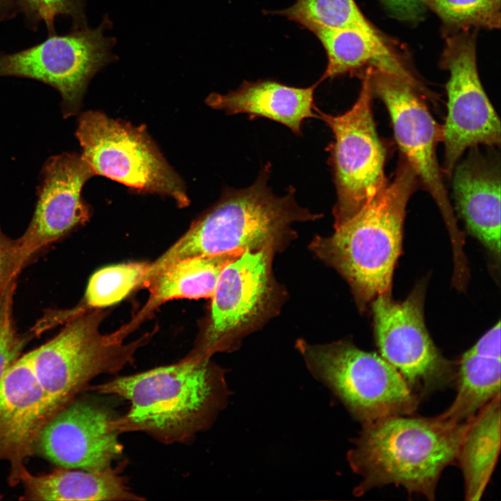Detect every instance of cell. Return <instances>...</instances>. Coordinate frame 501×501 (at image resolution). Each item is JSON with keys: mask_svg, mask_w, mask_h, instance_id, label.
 <instances>
[{"mask_svg": "<svg viewBox=\"0 0 501 501\" xmlns=\"http://www.w3.org/2000/svg\"><path fill=\"white\" fill-rule=\"evenodd\" d=\"M419 184L401 157L392 182L381 193L332 235L312 241V252L347 280L360 310L378 296L390 294L406 205Z\"/></svg>", "mask_w": 501, "mask_h": 501, "instance_id": "277c9868", "label": "cell"}, {"mask_svg": "<svg viewBox=\"0 0 501 501\" xmlns=\"http://www.w3.org/2000/svg\"><path fill=\"white\" fill-rule=\"evenodd\" d=\"M317 84L296 88L271 80L244 81L227 94L212 93L206 104L229 115L246 113L249 119L265 118L301 135L304 120L316 117L314 93Z\"/></svg>", "mask_w": 501, "mask_h": 501, "instance_id": "ac0fdd59", "label": "cell"}, {"mask_svg": "<svg viewBox=\"0 0 501 501\" xmlns=\"http://www.w3.org/2000/svg\"><path fill=\"white\" fill-rule=\"evenodd\" d=\"M443 61L450 77L441 170L450 178L468 148L500 145V120L479 79L473 35L460 34L448 38Z\"/></svg>", "mask_w": 501, "mask_h": 501, "instance_id": "7c38bea8", "label": "cell"}, {"mask_svg": "<svg viewBox=\"0 0 501 501\" xmlns=\"http://www.w3.org/2000/svg\"><path fill=\"white\" fill-rule=\"evenodd\" d=\"M150 263L129 262L106 267L90 278L84 304L85 310L116 304L141 286Z\"/></svg>", "mask_w": 501, "mask_h": 501, "instance_id": "d4e9b609", "label": "cell"}, {"mask_svg": "<svg viewBox=\"0 0 501 501\" xmlns=\"http://www.w3.org/2000/svg\"><path fill=\"white\" fill-rule=\"evenodd\" d=\"M390 13L401 19L413 21L420 17L425 6L422 0H382Z\"/></svg>", "mask_w": 501, "mask_h": 501, "instance_id": "f546056e", "label": "cell"}, {"mask_svg": "<svg viewBox=\"0 0 501 501\" xmlns=\"http://www.w3.org/2000/svg\"><path fill=\"white\" fill-rule=\"evenodd\" d=\"M100 308L88 310L65 323L53 338L30 352L34 374L58 411L103 374H117L133 361L144 340L123 343L125 335H103Z\"/></svg>", "mask_w": 501, "mask_h": 501, "instance_id": "8992f818", "label": "cell"}, {"mask_svg": "<svg viewBox=\"0 0 501 501\" xmlns=\"http://www.w3.org/2000/svg\"><path fill=\"white\" fill-rule=\"evenodd\" d=\"M21 7L22 0H0V20L14 17Z\"/></svg>", "mask_w": 501, "mask_h": 501, "instance_id": "4dcf8cb0", "label": "cell"}, {"mask_svg": "<svg viewBox=\"0 0 501 501\" xmlns=\"http://www.w3.org/2000/svg\"><path fill=\"white\" fill-rule=\"evenodd\" d=\"M494 1H495V2H497L498 3L500 4V0H494Z\"/></svg>", "mask_w": 501, "mask_h": 501, "instance_id": "1f68e13d", "label": "cell"}, {"mask_svg": "<svg viewBox=\"0 0 501 501\" xmlns=\"http://www.w3.org/2000/svg\"><path fill=\"white\" fill-rule=\"evenodd\" d=\"M241 253L189 257L163 269L143 285L150 293L141 317L171 299L212 298L223 268Z\"/></svg>", "mask_w": 501, "mask_h": 501, "instance_id": "7402d4cb", "label": "cell"}, {"mask_svg": "<svg viewBox=\"0 0 501 501\" xmlns=\"http://www.w3.org/2000/svg\"><path fill=\"white\" fill-rule=\"evenodd\" d=\"M454 166L452 191L455 209L466 228L496 257L500 255V165L495 152L479 146Z\"/></svg>", "mask_w": 501, "mask_h": 501, "instance_id": "e0dca14e", "label": "cell"}, {"mask_svg": "<svg viewBox=\"0 0 501 501\" xmlns=\"http://www.w3.org/2000/svg\"><path fill=\"white\" fill-rule=\"evenodd\" d=\"M120 414L104 399L78 395L41 429L35 454L64 468L100 471L122 456L116 422Z\"/></svg>", "mask_w": 501, "mask_h": 501, "instance_id": "4fadbf2b", "label": "cell"}, {"mask_svg": "<svg viewBox=\"0 0 501 501\" xmlns=\"http://www.w3.org/2000/svg\"><path fill=\"white\" fill-rule=\"evenodd\" d=\"M90 388L129 401L116 422L120 434L143 432L166 444L189 442L209 429L230 397L225 370L211 359L183 358Z\"/></svg>", "mask_w": 501, "mask_h": 501, "instance_id": "6da1fadb", "label": "cell"}, {"mask_svg": "<svg viewBox=\"0 0 501 501\" xmlns=\"http://www.w3.org/2000/svg\"><path fill=\"white\" fill-rule=\"evenodd\" d=\"M75 135L81 155L100 175L138 191L189 204L184 184L168 164L144 127L109 118L98 111L82 113Z\"/></svg>", "mask_w": 501, "mask_h": 501, "instance_id": "ba28073f", "label": "cell"}, {"mask_svg": "<svg viewBox=\"0 0 501 501\" xmlns=\"http://www.w3.org/2000/svg\"><path fill=\"white\" fill-rule=\"evenodd\" d=\"M269 163L255 182L245 189H225L220 199L154 262L150 263L144 282L170 264L189 257L228 253L274 252L294 237L296 222L320 217L298 205L295 189L278 196L268 185Z\"/></svg>", "mask_w": 501, "mask_h": 501, "instance_id": "3957f363", "label": "cell"}, {"mask_svg": "<svg viewBox=\"0 0 501 501\" xmlns=\"http://www.w3.org/2000/svg\"><path fill=\"white\" fill-rule=\"evenodd\" d=\"M500 358L470 349L466 351L456 367L455 398L439 416L454 422H467L500 395Z\"/></svg>", "mask_w": 501, "mask_h": 501, "instance_id": "603a6c76", "label": "cell"}, {"mask_svg": "<svg viewBox=\"0 0 501 501\" xmlns=\"http://www.w3.org/2000/svg\"><path fill=\"white\" fill-rule=\"evenodd\" d=\"M422 285L403 301L390 294L372 302L374 336L380 356L401 375L420 399L455 384L456 367L436 347L426 328Z\"/></svg>", "mask_w": 501, "mask_h": 501, "instance_id": "8fae6325", "label": "cell"}, {"mask_svg": "<svg viewBox=\"0 0 501 501\" xmlns=\"http://www.w3.org/2000/svg\"><path fill=\"white\" fill-rule=\"evenodd\" d=\"M312 376L326 386L361 424L412 415L420 397L380 354L358 348L349 340L328 344L296 342Z\"/></svg>", "mask_w": 501, "mask_h": 501, "instance_id": "5b68a950", "label": "cell"}, {"mask_svg": "<svg viewBox=\"0 0 501 501\" xmlns=\"http://www.w3.org/2000/svg\"><path fill=\"white\" fill-rule=\"evenodd\" d=\"M15 287L13 282L0 293V381L34 336L33 333L20 334L15 327L13 311Z\"/></svg>", "mask_w": 501, "mask_h": 501, "instance_id": "4316f807", "label": "cell"}, {"mask_svg": "<svg viewBox=\"0 0 501 501\" xmlns=\"http://www.w3.org/2000/svg\"><path fill=\"white\" fill-rule=\"evenodd\" d=\"M108 22L96 29L74 28L49 35L42 42L13 54H0V77L32 79L58 90L63 118L79 113L92 77L113 60V39L104 35Z\"/></svg>", "mask_w": 501, "mask_h": 501, "instance_id": "30bf717a", "label": "cell"}, {"mask_svg": "<svg viewBox=\"0 0 501 501\" xmlns=\"http://www.w3.org/2000/svg\"><path fill=\"white\" fill-rule=\"evenodd\" d=\"M281 13L313 33L319 29L356 28L378 33L354 0H295Z\"/></svg>", "mask_w": 501, "mask_h": 501, "instance_id": "cb8c5ba5", "label": "cell"}, {"mask_svg": "<svg viewBox=\"0 0 501 501\" xmlns=\"http://www.w3.org/2000/svg\"><path fill=\"white\" fill-rule=\"evenodd\" d=\"M21 10L32 27L45 23L49 35L55 33V19L60 15L72 17L77 27L85 26L82 0H22Z\"/></svg>", "mask_w": 501, "mask_h": 501, "instance_id": "83f0119b", "label": "cell"}, {"mask_svg": "<svg viewBox=\"0 0 501 501\" xmlns=\"http://www.w3.org/2000/svg\"><path fill=\"white\" fill-rule=\"evenodd\" d=\"M326 49L328 65L321 81L370 66L395 75L415 87L418 82L399 63L379 33L356 28L315 31Z\"/></svg>", "mask_w": 501, "mask_h": 501, "instance_id": "ffe728a7", "label": "cell"}, {"mask_svg": "<svg viewBox=\"0 0 501 501\" xmlns=\"http://www.w3.org/2000/svg\"><path fill=\"white\" fill-rule=\"evenodd\" d=\"M500 450V395L483 406L470 420L456 461L461 470L466 500L483 496Z\"/></svg>", "mask_w": 501, "mask_h": 501, "instance_id": "44dd1931", "label": "cell"}, {"mask_svg": "<svg viewBox=\"0 0 501 501\" xmlns=\"http://www.w3.org/2000/svg\"><path fill=\"white\" fill-rule=\"evenodd\" d=\"M468 422L400 415L362 423L347 460L361 481L355 496L394 484L435 499L440 477L456 461Z\"/></svg>", "mask_w": 501, "mask_h": 501, "instance_id": "7a4b0ae2", "label": "cell"}, {"mask_svg": "<svg viewBox=\"0 0 501 501\" xmlns=\"http://www.w3.org/2000/svg\"><path fill=\"white\" fill-rule=\"evenodd\" d=\"M120 467L100 471L58 467L51 472L29 471L21 483L20 500H143L133 493L120 473Z\"/></svg>", "mask_w": 501, "mask_h": 501, "instance_id": "d6986e66", "label": "cell"}, {"mask_svg": "<svg viewBox=\"0 0 501 501\" xmlns=\"http://www.w3.org/2000/svg\"><path fill=\"white\" fill-rule=\"evenodd\" d=\"M446 24L456 27H500V4L494 0H422Z\"/></svg>", "mask_w": 501, "mask_h": 501, "instance_id": "484cf974", "label": "cell"}, {"mask_svg": "<svg viewBox=\"0 0 501 501\" xmlns=\"http://www.w3.org/2000/svg\"><path fill=\"white\" fill-rule=\"evenodd\" d=\"M2 498H3V495H0V500H1Z\"/></svg>", "mask_w": 501, "mask_h": 501, "instance_id": "d6a6232c", "label": "cell"}, {"mask_svg": "<svg viewBox=\"0 0 501 501\" xmlns=\"http://www.w3.org/2000/svg\"><path fill=\"white\" fill-rule=\"evenodd\" d=\"M95 175L82 156L75 152L54 155L45 162L32 218L18 239L25 264L33 255L89 220L90 206L81 193Z\"/></svg>", "mask_w": 501, "mask_h": 501, "instance_id": "9a60e30c", "label": "cell"}, {"mask_svg": "<svg viewBox=\"0 0 501 501\" xmlns=\"http://www.w3.org/2000/svg\"><path fill=\"white\" fill-rule=\"evenodd\" d=\"M273 253L270 248L246 250L223 268L212 297L207 328L184 359L209 360L216 353L234 350L274 311L278 289L271 272Z\"/></svg>", "mask_w": 501, "mask_h": 501, "instance_id": "9c48e42d", "label": "cell"}, {"mask_svg": "<svg viewBox=\"0 0 501 501\" xmlns=\"http://www.w3.org/2000/svg\"><path fill=\"white\" fill-rule=\"evenodd\" d=\"M369 66L362 77L359 95L347 111L334 116L315 106L316 118L331 129L328 145L337 201L334 227L347 221L387 186L385 150L377 134L372 109L374 95Z\"/></svg>", "mask_w": 501, "mask_h": 501, "instance_id": "52a82bcc", "label": "cell"}, {"mask_svg": "<svg viewBox=\"0 0 501 501\" xmlns=\"http://www.w3.org/2000/svg\"><path fill=\"white\" fill-rule=\"evenodd\" d=\"M374 95L385 104L402 157L437 204L452 236L461 235L448 198L436 157L443 139V126L433 118L416 89L402 79L374 69Z\"/></svg>", "mask_w": 501, "mask_h": 501, "instance_id": "5bb4252c", "label": "cell"}, {"mask_svg": "<svg viewBox=\"0 0 501 501\" xmlns=\"http://www.w3.org/2000/svg\"><path fill=\"white\" fill-rule=\"evenodd\" d=\"M25 265L18 239L8 237L0 227V293L17 281Z\"/></svg>", "mask_w": 501, "mask_h": 501, "instance_id": "f1b7e54d", "label": "cell"}, {"mask_svg": "<svg viewBox=\"0 0 501 501\" xmlns=\"http://www.w3.org/2000/svg\"><path fill=\"white\" fill-rule=\"evenodd\" d=\"M56 412L34 374L30 352L20 356L0 381V461L9 463L10 486L29 472L25 462L35 454L40 432Z\"/></svg>", "mask_w": 501, "mask_h": 501, "instance_id": "2e32d148", "label": "cell"}]
</instances>
